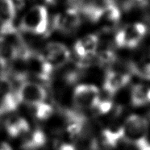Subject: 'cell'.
<instances>
[{"label": "cell", "mask_w": 150, "mask_h": 150, "mask_svg": "<svg viewBox=\"0 0 150 150\" xmlns=\"http://www.w3.org/2000/svg\"><path fill=\"white\" fill-rule=\"evenodd\" d=\"M148 128L149 122L147 119L138 115H131L124 124V139L127 144L140 148L149 143L147 140Z\"/></svg>", "instance_id": "1"}, {"label": "cell", "mask_w": 150, "mask_h": 150, "mask_svg": "<svg viewBox=\"0 0 150 150\" xmlns=\"http://www.w3.org/2000/svg\"><path fill=\"white\" fill-rule=\"evenodd\" d=\"M148 33V28L141 22L127 24L118 30L115 36V43L118 48L135 49L143 40Z\"/></svg>", "instance_id": "2"}, {"label": "cell", "mask_w": 150, "mask_h": 150, "mask_svg": "<svg viewBox=\"0 0 150 150\" xmlns=\"http://www.w3.org/2000/svg\"><path fill=\"white\" fill-rule=\"evenodd\" d=\"M49 25L48 11L44 6H35L27 11L20 22V28L27 33L43 35Z\"/></svg>", "instance_id": "3"}, {"label": "cell", "mask_w": 150, "mask_h": 150, "mask_svg": "<svg viewBox=\"0 0 150 150\" xmlns=\"http://www.w3.org/2000/svg\"><path fill=\"white\" fill-rule=\"evenodd\" d=\"M41 55L49 68L53 72L56 69L63 67L68 63L70 52L62 43L52 42L45 46Z\"/></svg>", "instance_id": "4"}, {"label": "cell", "mask_w": 150, "mask_h": 150, "mask_svg": "<svg viewBox=\"0 0 150 150\" xmlns=\"http://www.w3.org/2000/svg\"><path fill=\"white\" fill-rule=\"evenodd\" d=\"M100 91L92 84H81L74 89L73 94V102L79 110L92 109L96 107L99 99Z\"/></svg>", "instance_id": "5"}, {"label": "cell", "mask_w": 150, "mask_h": 150, "mask_svg": "<svg viewBox=\"0 0 150 150\" xmlns=\"http://www.w3.org/2000/svg\"><path fill=\"white\" fill-rule=\"evenodd\" d=\"M16 95L20 103L36 107L45 102L47 97V92L45 89L39 83L24 81L18 89Z\"/></svg>", "instance_id": "6"}, {"label": "cell", "mask_w": 150, "mask_h": 150, "mask_svg": "<svg viewBox=\"0 0 150 150\" xmlns=\"http://www.w3.org/2000/svg\"><path fill=\"white\" fill-rule=\"evenodd\" d=\"M81 25V17L78 7H70L57 14L52 20L53 28L65 34L75 33Z\"/></svg>", "instance_id": "7"}, {"label": "cell", "mask_w": 150, "mask_h": 150, "mask_svg": "<svg viewBox=\"0 0 150 150\" xmlns=\"http://www.w3.org/2000/svg\"><path fill=\"white\" fill-rule=\"evenodd\" d=\"M98 45V36L95 34H89L77 40L74 51L82 60H91L97 53Z\"/></svg>", "instance_id": "8"}, {"label": "cell", "mask_w": 150, "mask_h": 150, "mask_svg": "<svg viewBox=\"0 0 150 150\" xmlns=\"http://www.w3.org/2000/svg\"><path fill=\"white\" fill-rule=\"evenodd\" d=\"M130 79L131 74L109 69L105 76L103 91L114 95L118 91L127 86Z\"/></svg>", "instance_id": "9"}, {"label": "cell", "mask_w": 150, "mask_h": 150, "mask_svg": "<svg viewBox=\"0 0 150 150\" xmlns=\"http://www.w3.org/2000/svg\"><path fill=\"white\" fill-rule=\"evenodd\" d=\"M124 137V124L114 121L102 132V144L107 149H112L117 146Z\"/></svg>", "instance_id": "10"}, {"label": "cell", "mask_w": 150, "mask_h": 150, "mask_svg": "<svg viewBox=\"0 0 150 150\" xmlns=\"http://www.w3.org/2000/svg\"><path fill=\"white\" fill-rule=\"evenodd\" d=\"M16 7L13 0H0V34L14 27Z\"/></svg>", "instance_id": "11"}, {"label": "cell", "mask_w": 150, "mask_h": 150, "mask_svg": "<svg viewBox=\"0 0 150 150\" xmlns=\"http://www.w3.org/2000/svg\"><path fill=\"white\" fill-rule=\"evenodd\" d=\"M6 129L9 136L13 138L28 133L29 132V124L24 118L17 115H12L7 119Z\"/></svg>", "instance_id": "12"}, {"label": "cell", "mask_w": 150, "mask_h": 150, "mask_svg": "<svg viewBox=\"0 0 150 150\" xmlns=\"http://www.w3.org/2000/svg\"><path fill=\"white\" fill-rule=\"evenodd\" d=\"M18 57L16 49L4 37H0V65L6 67Z\"/></svg>", "instance_id": "13"}, {"label": "cell", "mask_w": 150, "mask_h": 150, "mask_svg": "<svg viewBox=\"0 0 150 150\" xmlns=\"http://www.w3.org/2000/svg\"><path fill=\"white\" fill-rule=\"evenodd\" d=\"M148 87L142 84H136L131 91V102L134 107H142L148 102Z\"/></svg>", "instance_id": "14"}, {"label": "cell", "mask_w": 150, "mask_h": 150, "mask_svg": "<svg viewBox=\"0 0 150 150\" xmlns=\"http://www.w3.org/2000/svg\"><path fill=\"white\" fill-rule=\"evenodd\" d=\"M45 143V134L41 130L37 129L33 132L29 137L27 138L25 141L23 142V146L25 149L33 150L44 146Z\"/></svg>", "instance_id": "15"}, {"label": "cell", "mask_w": 150, "mask_h": 150, "mask_svg": "<svg viewBox=\"0 0 150 150\" xmlns=\"http://www.w3.org/2000/svg\"><path fill=\"white\" fill-rule=\"evenodd\" d=\"M96 54H97L98 62L101 65L110 66V65L115 64V62L117 61L115 53L111 49H104Z\"/></svg>", "instance_id": "16"}, {"label": "cell", "mask_w": 150, "mask_h": 150, "mask_svg": "<svg viewBox=\"0 0 150 150\" xmlns=\"http://www.w3.org/2000/svg\"><path fill=\"white\" fill-rule=\"evenodd\" d=\"M35 108V115L36 117L39 120H46L51 117V115L53 113V109H52L51 105L46 103L45 102L40 103Z\"/></svg>", "instance_id": "17"}, {"label": "cell", "mask_w": 150, "mask_h": 150, "mask_svg": "<svg viewBox=\"0 0 150 150\" xmlns=\"http://www.w3.org/2000/svg\"><path fill=\"white\" fill-rule=\"evenodd\" d=\"M13 92L12 83L6 76H0V102Z\"/></svg>", "instance_id": "18"}, {"label": "cell", "mask_w": 150, "mask_h": 150, "mask_svg": "<svg viewBox=\"0 0 150 150\" xmlns=\"http://www.w3.org/2000/svg\"><path fill=\"white\" fill-rule=\"evenodd\" d=\"M148 4V0H130L128 7L133 6H139V7H144Z\"/></svg>", "instance_id": "19"}, {"label": "cell", "mask_w": 150, "mask_h": 150, "mask_svg": "<svg viewBox=\"0 0 150 150\" xmlns=\"http://www.w3.org/2000/svg\"><path fill=\"white\" fill-rule=\"evenodd\" d=\"M73 0H45V2L50 5H62V4L71 3Z\"/></svg>", "instance_id": "20"}, {"label": "cell", "mask_w": 150, "mask_h": 150, "mask_svg": "<svg viewBox=\"0 0 150 150\" xmlns=\"http://www.w3.org/2000/svg\"><path fill=\"white\" fill-rule=\"evenodd\" d=\"M0 150H12V149L6 142H0Z\"/></svg>", "instance_id": "21"}, {"label": "cell", "mask_w": 150, "mask_h": 150, "mask_svg": "<svg viewBox=\"0 0 150 150\" xmlns=\"http://www.w3.org/2000/svg\"><path fill=\"white\" fill-rule=\"evenodd\" d=\"M19 1H20V2H23V1H24V0H19Z\"/></svg>", "instance_id": "22"}]
</instances>
